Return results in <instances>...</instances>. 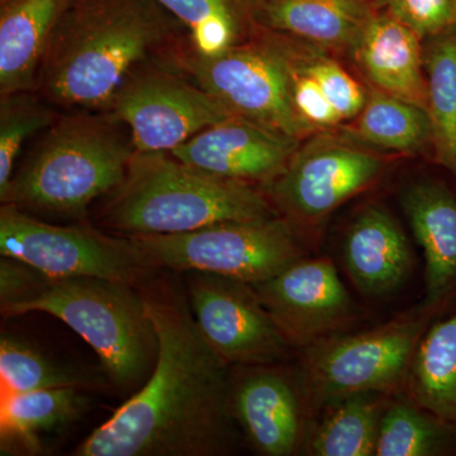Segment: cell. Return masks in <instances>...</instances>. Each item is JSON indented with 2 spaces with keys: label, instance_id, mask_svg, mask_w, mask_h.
<instances>
[{
  "label": "cell",
  "instance_id": "30bf717a",
  "mask_svg": "<svg viewBox=\"0 0 456 456\" xmlns=\"http://www.w3.org/2000/svg\"><path fill=\"white\" fill-rule=\"evenodd\" d=\"M132 239L161 269L211 273L248 284L268 281L305 257L301 237L281 215Z\"/></svg>",
  "mask_w": 456,
  "mask_h": 456
},
{
  "label": "cell",
  "instance_id": "4316f807",
  "mask_svg": "<svg viewBox=\"0 0 456 456\" xmlns=\"http://www.w3.org/2000/svg\"><path fill=\"white\" fill-rule=\"evenodd\" d=\"M456 432L416 406L406 395L384 411L378 431L377 456H434L446 454Z\"/></svg>",
  "mask_w": 456,
  "mask_h": 456
},
{
  "label": "cell",
  "instance_id": "7c38bea8",
  "mask_svg": "<svg viewBox=\"0 0 456 456\" xmlns=\"http://www.w3.org/2000/svg\"><path fill=\"white\" fill-rule=\"evenodd\" d=\"M187 298L200 335L230 367L279 364L289 345L246 281L185 273Z\"/></svg>",
  "mask_w": 456,
  "mask_h": 456
},
{
  "label": "cell",
  "instance_id": "8992f818",
  "mask_svg": "<svg viewBox=\"0 0 456 456\" xmlns=\"http://www.w3.org/2000/svg\"><path fill=\"white\" fill-rule=\"evenodd\" d=\"M444 305L424 303L368 331L330 336L303 349L297 374L308 415L356 393H403L417 346Z\"/></svg>",
  "mask_w": 456,
  "mask_h": 456
},
{
  "label": "cell",
  "instance_id": "6da1fadb",
  "mask_svg": "<svg viewBox=\"0 0 456 456\" xmlns=\"http://www.w3.org/2000/svg\"><path fill=\"white\" fill-rule=\"evenodd\" d=\"M142 293L159 338L154 370L74 455L230 454L237 426L230 365L200 335L184 293L167 287Z\"/></svg>",
  "mask_w": 456,
  "mask_h": 456
},
{
  "label": "cell",
  "instance_id": "83f0119b",
  "mask_svg": "<svg viewBox=\"0 0 456 456\" xmlns=\"http://www.w3.org/2000/svg\"><path fill=\"white\" fill-rule=\"evenodd\" d=\"M97 384L95 378L89 377L82 370L57 364L27 342L12 336H2V395L55 388H80L86 391Z\"/></svg>",
  "mask_w": 456,
  "mask_h": 456
},
{
  "label": "cell",
  "instance_id": "f1b7e54d",
  "mask_svg": "<svg viewBox=\"0 0 456 456\" xmlns=\"http://www.w3.org/2000/svg\"><path fill=\"white\" fill-rule=\"evenodd\" d=\"M57 118L59 114L35 90L0 95V196L13 178L23 145Z\"/></svg>",
  "mask_w": 456,
  "mask_h": 456
},
{
  "label": "cell",
  "instance_id": "9c48e42d",
  "mask_svg": "<svg viewBox=\"0 0 456 456\" xmlns=\"http://www.w3.org/2000/svg\"><path fill=\"white\" fill-rule=\"evenodd\" d=\"M0 254L55 278L88 277L142 287L161 269L130 236L86 224L59 226L13 204L0 207Z\"/></svg>",
  "mask_w": 456,
  "mask_h": 456
},
{
  "label": "cell",
  "instance_id": "9a60e30c",
  "mask_svg": "<svg viewBox=\"0 0 456 456\" xmlns=\"http://www.w3.org/2000/svg\"><path fill=\"white\" fill-rule=\"evenodd\" d=\"M303 141L241 116L198 132L170 154L189 167L261 189L289 164Z\"/></svg>",
  "mask_w": 456,
  "mask_h": 456
},
{
  "label": "cell",
  "instance_id": "cb8c5ba5",
  "mask_svg": "<svg viewBox=\"0 0 456 456\" xmlns=\"http://www.w3.org/2000/svg\"><path fill=\"white\" fill-rule=\"evenodd\" d=\"M391 395L356 393L322 408L321 421L308 431L305 454L312 456L375 455L380 419Z\"/></svg>",
  "mask_w": 456,
  "mask_h": 456
},
{
  "label": "cell",
  "instance_id": "7402d4cb",
  "mask_svg": "<svg viewBox=\"0 0 456 456\" xmlns=\"http://www.w3.org/2000/svg\"><path fill=\"white\" fill-rule=\"evenodd\" d=\"M338 131L382 152L413 155L432 149L431 122L424 108L371 86L362 110Z\"/></svg>",
  "mask_w": 456,
  "mask_h": 456
},
{
  "label": "cell",
  "instance_id": "5bb4252c",
  "mask_svg": "<svg viewBox=\"0 0 456 456\" xmlns=\"http://www.w3.org/2000/svg\"><path fill=\"white\" fill-rule=\"evenodd\" d=\"M235 368L231 408L251 446L265 456L301 452L311 417L298 374L279 364Z\"/></svg>",
  "mask_w": 456,
  "mask_h": 456
},
{
  "label": "cell",
  "instance_id": "3957f363",
  "mask_svg": "<svg viewBox=\"0 0 456 456\" xmlns=\"http://www.w3.org/2000/svg\"><path fill=\"white\" fill-rule=\"evenodd\" d=\"M0 310L4 317L47 314L62 321L97 354L114 388L134 395L154 370L159 338L142 290L107 279L55 278L2 256Z\"/></svg>",
  "mask_w": 456,
  "mask_h": 456
},
{
  "label": "cell",
  "instance_id": "277c9868",
  "mask_svg": "<svg viewBox=\"0 0 456 456\" xmlns=\"http://www.w3.org/2000/svg\"><path fill=\"white\" fill-rule=\"evenodd\" d=\"M279 215L265 191L182 163L170 152H136L101 209L122 236L174 235L222 222Z\"/></svg>",
  "mask_w": 456,
  "mask_h": 456
},
{
  "label": "cell",
  "instance_id": "484cf974",
  "mask_svg": "<svg viewBox=\"0 0 456 456\" xmlns=\"http://www.w3.org/2000/svg\"><path fill=\"white\" fill-rule=\"evenodd\" d=\"M435 161L456 176V26L424 40Z\"/></svg>",
  "mask_w": 456,
  "mask_h": 456
},
{
  "label": "cell",
  "instance_id": "e0dca14e",
  "mask_svg": "<svg viewBox=\"0 0 456 456\" xmlns=\"http://www.w3.org/2000/svg\"><path fill=\"white\" fill-rule=\"evenodd\" d=\"M342 257L351 281L367 296L395 292L412 270L413 257L406 233L380 204L364 207L351 222Z\"/></svg>",
  "mask_w": 456,
  "mask_h": 456
},
{
  "label": "cell",
  "instance_id": "52a82bcc",
  "mask_svg": "<svg viewBox=\"0 0 456 456\" xmlns=\"http://www.w3.org/2000/svg\"><path fill=\"white\" fill-rule=\"evenodd\" d=\"M156 62L184 75L236 116L299 141L314 134L294 110L283 53L268 28L259 25L251 40L215 56L194 53L185 38Z\"/></svg>",
  "mask_w": 456,
  "mask_h": 456
},
{
  "label": "cell",
  "instance_id": "ac0fdd59",
  "mask_svg": "<svg viewBox=\"0 0 456 456\" xmlns=\"http://www.w3.org/2000/svg\"><path fill=\"white\" fill-rule=\"evenodd\" d=\"M401 204L424 250V303L445 305L456 290V197L439 180L419 179L403 189Z\"/></svg>",
  "mask_w": 456,
  "mask_h": 456
},
{
  "label": "cell",
  "instance_id": "44dd1931",
  "mask_svg": "<svg viewBox=\"0 0 456 456\" xmlns=\"http://www.w3.org/2000/svg\"><path fill=\"white\" fill-rule=\"evenodd\" d=\"M89 399L86 389H44L2 395L0 445L4 452L36 455L42 440L64 430L86 413Z\"/></svg>",
  "mask_w": 456,
  "mask_h": 456
},
{
  "label": "cell",
  "instance_id": "d6986e66",
  "mask_svg": "<svg viewBox=\"0 0 456 456\" xmlns=\"http://www.w3.org/2000/svg\"><path fill=\"white\" fill-rule=\"evenodd\" d=\"M377 11L375 0H261L257 25L349 56Z\"/></svg>",
  "mask_w": 456,
  "mask_h": 456
},
{
  "label": "cell",
  "instance_id": "2e32d148",
  "mask_svg": "<svg viewBox=\"0 0 456 456\" xmlns=\"http://www.w3.org/2000/svg\"><path fill=\"white\" fill-rule=\"evenodd\" d=\"M350 59L368 86L428 112L424 40L395 17L377 9Z\"/></svg>",
  "mask_w": 456,
  "mask_h": 456
},
{
  "label": "cell",
  "instance_id": "5b68a950",
  "mask_svg": "<svg viewBox=\"0 0 456 456\" xmlns=\"http://www.w3.org/2000/svg\"><path fill=\"white\" fill-rule=\"evenodd\" d=\"M136 152L127 126L112 113L59 116L0 200L23 211L86 217L90 204L121 185Z\"/></svg>",
  "mask_w": 456,
  "mask_h": 456
},
{
  "label": "cell",
  "instance_id": "d4e9b609",
  "mask_svg": "<svg viewBox=\"0 0 456 456\" xmlns=\"http://www.w3.org/2000/svg\"><path fill=\"white\" fill-rule=\"evenodd\" d=\"M185 27L194 53L215 56L251 40L261 0H156Z\"/></svg>",
  "mask_w": 456,
  "mask_h": 456
},
{
  "label": "cell",
  "instance_id": "8fae6325",
  "mask_svg": "<svg viewBox=\"0 0 456 456\" xmlns=\"http://www.w3.org/2000/svg\"><path fill=\"white\" fill-rule=\"evenodd\" d=\"M106 112L125 123L137 152H170L236 116L184 75L151 61L126 80Z\"/></svg>",
  "mask_w": 456,
  "mask_h": 456
},
{
  "label": "cell",
  "instance_id": "7a4b0ae2",
  "mask_svg": "<svg viewBox=\"0 0 456 456\" xmlns=\"http://www.w3.org/2000/svg\"><path fill=\"white\" fill-rule=\"evenodd\" d=\"M188 38L156 0H73L57 26L35 92L51 106L106 112L126 80Z\"/></svg>",
  "mask_w": 456,
  "mask_h": 456
},
{
  "label": "cell",
  "instance_id": "f546056e",
  "mask_svg": "<svg viewBox=\"0 0 456 456\" xmlns=\"http://www.w3.org/2000/svg\"><path fill=\"white\" fill-rule=\"evenodd\" d=\"M272 33L287 65L290 97L297 116L314 134L320 132L338 131L344 125L340 114L327 98L316 77L297 55L289 36L277 31Z\"/></svg>",
  "mask_w": 456,
  "mask_h": 456
},
{
  "label": "cell",
  "instance_id": "1f68e13d",
  "mask_svg": "<svg viewBox=\"0 0 456 456\" xmlns=\"http://www.w3.org/2000/svg\"><path fill=\"white\" fill-rule=\"evenodd\" d=\"M375 8L395 17L422 40L456 26V0H375Z\"/></svg>",
  "mask_w": 456,
  "mask_h": 456
},
{
  "label": "cell",
  "instance_id": "4fadbf2b",
  "mask_svg": "<svg viewBox=\"0 0 456 456\" xmlns=\"http://www.w3.org/2000/svg\"><path fill=\"white\" fill-rule=\"evenodd\" d=\"M251 285L285 341L296 349L342 334L359 316L329 257H302L275 277Z\"/></svg>",
  "mask_w": 456,
  "mask_h": 456
},
{
  "label": "cell",
  "instance_id": "4dcf8cb0",
  "mask_svg": "<svg viewBox=\"0 0 456 456\" xmlns=\"http://www.w3.org/2000/svg\"><path fill=\"white\" fill-rule=\"evenodd\" d=\"M289 37L297 55L322 86L344 125L351 121L367 101V84L359 82L332 53L292 36Z\"/></svg>",
  "mask_w": 456,
  "mask_h": 456
},
{
  "label": "cell",
  "instance_id": "ffe728a7",
  "mask_svg": "<svg viewBox=\"0 0 456 456\" xmlns=\"http://www.w3.org/2000/svg\"><path fill=\"white\" fill-rule=\"evenodd\" d=\"M73 0H0V95L35 90L57 26Z\"/></svg>",
  "mask_w": 456,
  "mask_h": 456
},
{
  "label": "cell",
  "instance_id": "ba28073f",
  "mask_svg": "<svg viewBox=\"0 0 456 456\" xmlns=\"http://www.w3.org/2000/svg\"><path fill=\"white\" fill-rule=\"evenodd\" d=\"M392 163L386 152L338 130L320 132L303 141L264 191L303 241L338 207L380 182Z\"/></svg>",
  "mask_w": 456,
  "mask_h": 456
},
{
  "label": "cell",
  "instance_id": "603a6c76",
  "mask_svg": "<svg viewBox=\"0 0 456 456\" xmlns=\"http://www.w3.org/2000/svg\"><path fill=\"white\" fill-rule=\"evenodd\" d=\"M403 393L456 432V314L428 327L413 355Z\"/></svg>",
  "mask_w": 456,
  "mask_h": 456
}]
</instances>
